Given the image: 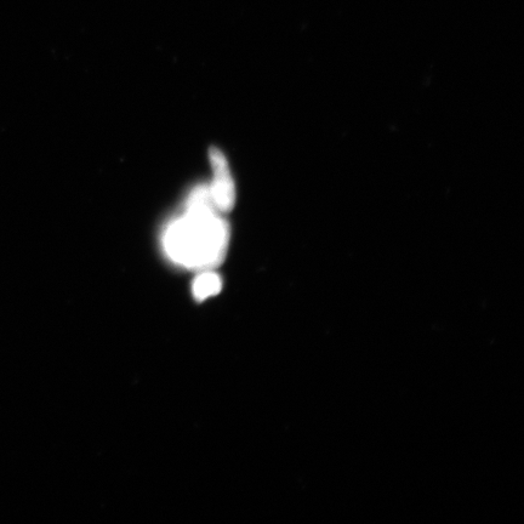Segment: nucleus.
I'll return each mask as SVG.
<instances>
[{
    "mask_svg": "<svg viewBox=\"0 0 524 524\" xmlns=\"http://www.w3.org/2000/svg\"><path fill=\"white\" fill-rule=\"evenodd\" d=\"M222 288L221 278L216 273L208 270L199 275L193 282V295L197 300L212 298Z\"/></svg>",
    "mask_w": 524,
    "mask_h": 524,
    "instance_id": "nucleus-3",
    "label": "nucleus"
},
{
    "mask_svg": "<svg viewBox=\"0 0 524 524\" xmlns=\"http://www.w3.org/2000/svg\"><path fill=\"white\" fill-rule=\"evenodd\" d=\"M216 212L209 186L193 190L184 216L164 231V252L174 264L208 271L224 260L230 243V226Z\"/></svg>",
    "mask_w": 524,
    "mask_h": 524,
    "instance_id": "nucleus-1",
    "label": "nucleus"
},
{
    "mask_svg": "<svg viewBox=\"0 0 524 524\" xmlns=\"http://www.w3.org/2000/svg\"><path fill=\"white\" fill-rule=\"evenodd\" d=\"M209 159L213 169V182L209 186L210 196L218 212L229 213L236 204V186L229 163L224 153L215 147L209 151Z\"/></svg>",
    "mask_w": 524,
    "mask_h": 524,
    "instance_id": "nucleus-2",
    "label": "nucleus"
}]
</instances>
